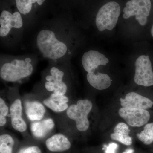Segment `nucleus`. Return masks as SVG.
Returning <instances> with one entry per match:
<instances>
[{
  "label": "nucleus",
  "mask_w": 153,
  "mask_h": 153,
  "mask_svg": "<svg viewBox=\"0 0 153 153\" xmlns=\"http://www.w3.org/2000/svg\"><path fill=\"white\" fill-rule=\"evenodd\" d=\"M23 100L19 96L11 99L10 104L9 119L11 126L15 131L25 135V139L33 138L28 135V125L24 118Z\"/></svg>",
  "instance_id": "5"
},
{
  "label": "nucleus",
  "mask_w": 153,
  "mask_h": 153,
  "mask_svg": "<svg viewBox=\"0 0 153 153\" xmlns=\"http://www.w3.org/2000/svg\"><path fill=\"white\" fill-rule=\"evenodd\" d=\"M120 13V7L116 2L106 3L99 10L96 18V25L100 32L111 31L116 26Z\"/></svg>",
  "instance_id": "4"
},
{
  "label": "nucleus",
  "mask_w": 153,
  "mask_h": 153,
  "mask_svg": "<svg viewBox=\"0 0 153 153\" xmlns=\"http://www.w3.org/2000/svg\"><path fill=\"white\" fill-rule=\"evenodd\" d=\"M130 130L128 126L123 123H120L116 126L114 132L111 134V138L126 146H131L132 144V139L130 136Z\"/></svg>",
  "instance_id": "17"
},
{
  "label": "nucleus",
  "mask_w": 153,
  "mask_h": 153,
  "mask_svg": "<svg viewBox=\"0 0 153 153\" xmlns=\"http://www.w3.org/2000/svg\"><path fill=\"white\" fill-rule=\"evenodd\" d=\"M109 62L108 58L103 54L95 50H89L83 54L82 63L85 71L93 72L99 66H105Z\"/></svg>",
  "instance_id": "13"
},
{
  "label": "nucleus",
  "mask_w": 153,
  "mask_h": 153,
  "mask_svg": "<svg viewBox=\"0 0 153 153\" xmlns=\"http://www.w3.org/2000/svg\"><path fill=\"white\" fill-rule=\"evenodd\" d=\"M92 107L93 105L89 100H79L75 104L69 105L65 114L66 117L74 121L77 130L83 132L89 128L90 122L88 116Z\"/></svg>",
  "instance_id": "3"
},
{
  "label": "nucleus",
  "mask_w": 153,
  "mask_h": 153,
  "mask_svg": "<svg viewBox=\"0 0 153 153\" xmlns=\"http://www.w3.org/2000/svg\"><path fill=\"white\" fill-rule=\"evenodd\" d=\"M151 35H152V36L153 37V25L152 26V29H151Z\"/></svg>",
  "instance_id": "24"
},
{
  "label": "nucleus",
  "mask_w": 153,
  "mask_h": 153,
  "mask_svg": "<svg viewBox=\"0 0 153 153\" xmlns=\"http://www.w3.org/2000/svg\"><path fill=\"white\" fill-rule=\"evenodd\" d=\"M55 127V121L52 118L45 117L38 121L30 123V131L32 137L39 142H44L52 135Z\"/></svg>",
  "instance_id": "11"
},
{
  "label": "nucleus",
  "mask_w": 153,
  "mask_h": 153,
  "mask_svg": "<svg viewBox=\"0 0 153 153\" xmlns=\"http://www.w3.org/2000/svg\"><path fill=\"white\" fill-rule=\"evenodd\" d=\"M22 100L25 117L30 123L41 120L47 117V108L41 100L32 96L25 97Z\"/></svg>",
  "instance_id": "8"
},
{
  "label": "nucleus",
  "mask_w": 153,
  "mask_h": 153,
  "mask_svg": "<svg viewBox=\"0 0 153 153\" xmlns=\"http://www.w3.org/2000/svg\"><path fill=\"white\" fill-rule=\"evenodd\" d=\"M48 97L53 100L62 103H68L69 101V99L66 95H60L52 93Z\"/></svg>",
  "instance_id": "23"
},
{
  "label": "nucleus",
  "mask_w": 153,
  "mask_h": 153,
  "mask_svg": "<svg viewBox=\"0 0 153 153\" xmlns=\"http://www.w3.org/2000/svg\"><path fill=\"white\" fill-rule=\"evenodd\" d=\"M36 44L43 57L49 59H60L67 52L66 44L57 40L55 33L50 30H41L37 36Z\"/></svg>",
  "instance_id": "1"
},
{
  "label": "nucleus",
  "mask_w": 153,
  "mask_h": 153,
  "mask_svg": "<svg viewBox=\"0 0 153 153\" xmlns=\"http://www.w3.org/2000/svg\"><path fill=\"white\" fill-rule=\"evenodd\" d=\"M0 36L6 37L8 35L12 28L20 29L23 26L22 16L19 12L12 14L9 11L4 10L0 16Z\"/></svg>",
  "instance_id": "12"
},
{
  "label": "nucleus",
  "mask_w": 153,
  "mask_h": 153,
  "mask_svg": "<svg viewBox=\"0 0 153 153\" xmlns=\"http://www.w3.org/2000/svg\"><path fill=\"white\" fill-rule=\"evenodd\" d=\"M45 0H16V4L20 13L24 15L30 13L33 4L37 3L39 6L42 5Z\"/></svg>",
  "instance_id": "20"
},
{
  "label": "nucleus",
  "mask_w": 153,
  "mask_h": 153,
  "mask_svg": "<svg viewBox=\"0 0 153 153\" xmlns=\"http://www.w3.org/2000/svg\"><path fill=\"white\" fill-rule=\"evenodd\" d=\"M41 100L47 108L57 113L65 112L69 106L68 103L58 102L51 99L49 97Z\"/></svg>",
  "instance_id": "19"
},
{
  "label": "nucleus",
  "mask_w": 153,
  "mask_h": 153,
  "mask_svg": "<svg viewBox=\"0 0 153 153\" xmlns=\"http://www.w3.org/2000/svg\"><path fill=\"white\" fill-rule=\"evenodd\" d=\"M118 113L129 125L134 127L142 126L150 118L149 112L146 109L122 107L119 110Z\"/></svg>",
  "instance_id": "9"
},
{
  "label": "nucleus",
  "mask_w": 153,
  "mask_h": 153,
  "mask_svg": "<svg viewBox=\"0 0 153 153\" xmlns=\"http://www.w3.org/2000/svg\"><path fill=\"white\" fill-rule=\"evenodd\" d=\"M20 142L10 133L1 132L0 135V153H16Z\"/></svg>",
  "instance_id": "15"
},
{
  "label": "nucleus",
  "mask_w": 153,
  "mask_h": 153,
  "mask_svg": "<svg viewBox=\"0 0 153 153\" xmlns=\"http://www.w3.org/2000/svg\"><path fill=\"white\" fill-rule=\"evenodd\" d=\"M120 100L123 107L147 109L153 105V102L149 99L134 92L127 94L124 98H121Z\"/></svg>",
  "instance_id": "14"
},
{
  "label": "nucleus",
  "mask_w": 153,
  "mask_h": 153,
  "mask_svg": "<svg viewBox=\"0 0 153 153\" xmlns=\"http://www.w3.org/2000/svg\"><path fill=\"white\" fill-rule=\"evenodd\" d=\"M151 8V0H130L126 3V7L123 10V17L128 19L135 16L140 25L145 26L147 23Z\"/></svg>",
  "instance_id": "6"
},
{
  "label": "nucleus",
  "mask_w": 153,
  "mask_h": 153,
  "mask_svg": "<svg viewBox=\"0 0 153 153\" xmlns=\"http://www.w3.org/2000/svg\"><path fill=\"white\" fill-rule=\"evenodd\" d=\"M47 153H68L72 147L71 140L66 134H53L44 141Z\"/></svg>",
  "instance_id": "10"
},
{
  "label": "nucleus",
  "mask_w": 153,
  "mask_h": 153,
  "mask_svg": "<svg viewBox=\"0 0 153 153\" xmlns=\"http://www.w3.org/2000/svg\"><path fill=\"white\" fill-rule=\"evenodd\" d=\"M16 153H44L39 142L34 139H25L20 143Z\"/></svg>",
  "instance_id": "18"
},
{
  "label": "nucleus",
  "mask_w": 153,
  "mask_h": 153,
  "mask_svg": "<svg viewBox=\"0 0 153 153\" xmlns=\"http://www.w3.org/2000/svg\"><path fill=\"white\" fill-rule=\"evenodd\" d=\"M86 77L89 84L97 90L106 89L111 85L110 77L106 74L98 72H88Z\"/></svg>",
  "instance_id": "16"
},
{
  "label": "nucleus",
  "mask_w": 153,
  "mask_h": 153,
  "mask_svg": "<svg viewBox=\"0 0 153 153\" xmlns=\"http://www.w3.org/2000/svg\"><path fill=\"white\" fill-rule=\"evenodd\" d=\"M135 73L134 80L137 85L146 87L153 85V71L149 55H142L135 63Z\"/></svg>",
  "instance_id": "7"
},
{
  "label": "nucleus",
  "mask_w": 153,
  "mask_h": 153,
  "mask_svg": "<svg viewBox=\"0 0 153 153\" xmlns=\"http://www.w3.org/2000/svg\"><path fill=\"white\" fill-rule=\"evenodd\" d=\"M10 113V105L8 104L6 100L2 96L0 97V126H5L8 123Z\"/></svg>",
  "instance_id": "22"
},
{
  "label": "nucleus",
  "mask_w": 153,
  "mask_h": 153,
  "mask_svg": "<svg viewBox=\"0 0 153 153\" xmlns=\"http://www.w3.org/2000/svg\"><path fill=\"white\" fill-rule=\"evenodd\" d=\"M30 58L25 60L14 59L10 62L3 64L0 68V76L7 82H16L27 78L33 71V66Z\"/></svg>",
  "instance_id": "2"
},
{
  "label": "nucleus",
  "mask_w": 153,
  "mask_h": 153,
  "mask_svg": "<svg viewBox=\"0 0 153 153\" xmlns=\"http://www.w3.org/2000/svg\"><path fill=\"white\" fill-rule=\"evenodd\" d=\"M139 140L145 145H149L153 143V123L145 125L143 131L137 134Z\"/></svg>",
  "instance_id": "21"
}]
</instances>
